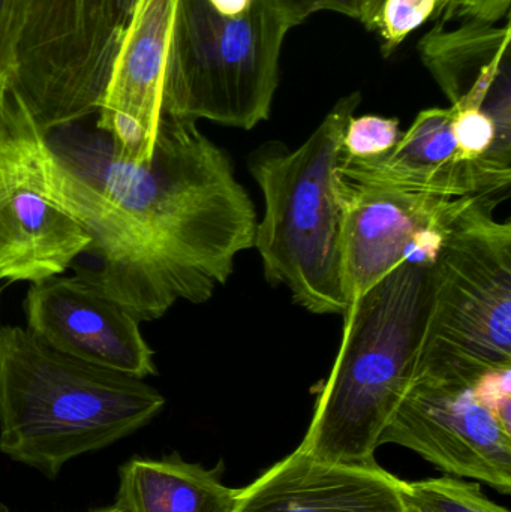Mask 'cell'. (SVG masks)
<instances>
[{
  "label": "cell",
  "mask_w": 511,
  "mask_h": 512,
  "mask_svg": "<svg viewBox=\"0 0 511 512\" xmlns=\"http://www.w3.org/2000/svg\"><path fill=\"white\" fill-rule=\"evenodd\" d=\"M459 478L511 493V430L480 399L476 382L416 378L380 438Z\"/></svg>",
  "instance_id": "cell-8"
},
{
  "label": "cell",
  "mask_w": 511,
  "mask_h": 512,
  "mask_svg": "<svg viewBox=\"0 0 511 512\" xmlns=\"http://www.w3.org/2000/svg\"><path fill=\"white\" fill-rule=\"evenodd\" d=\"M511 27L464 21L449 29L437 24L419 42L420 56L450 105L482 107L511 86Z\"/></svg>",
  "instance_id": "cell-15"
},
{
  "label": "cell",
  "mask_w": 511,
  "mask_h": 512,
  "mask_svg": "<svg viewBox=\"0 0 511 512\" xmlns=\"http://www.w3.org/2000/svg\"><path fill=\"white\" fill-rule=\"evenodd\" d=\"M33 119L8 89L0 102V280L36 283L65 273L90 237L36 188L29 156Z\"/></svg>",
  "instance_id": "cell-10"
},
{
  "label": "cell",
  "mask_w": 511,
  "mask_h": 512,
  "mask_svg": "<svg viewBox=\"0 0 511 512\" xmlns=\"http://www.w3.org/2000/svg\"><path fill=\"white\" fill-rule=\"evenodd\" d=\"M510 3L511 0H450L446 8L440 12L443 17L441 23L464 20L497 24L504 17H509Z\"/></svg>",
  "instance_id": "cell-22"
},
{
  "label": "cell",
  "mask_w": 511,
  "mask_h": 512,
  "mask_svg": "<svg viewBox=\"0 0 511 512\" xmlns=\"http://www.w3.org/2000/svg\"><path fill=\"white\" fill-rule=\"evenodd\" d=\"M0 512H14V511L9 510V508L6 507V505L0 504ZM89 512H125V511H123L122 508L119 507V505L114 504V505H111V507L101 508V510H95V511H89Z\"/></svg>",
  "instance_id": "cell-24"
},
{
  "label": "cell",
  "mask_w": 511,
  "mask_h": 512,
  "mask_svg": "<svg viewBox=\"0 0 511 512\" xmlns=\"http://www.w3.org/2000/svg\"><path fill=\"white\" fill-rule=\"evenodd\" d=\"M360 102L359 92L339 99L296 150L267 141L246 161L264 198L254 242L264 276L272 285L287 286L294 303L314 315L344 316L348 309L339 165L345 129Z\"/></svg>",
  "instance_id": "cell-4"
},
{
  "label": "cell",
  "mask_w": 511,
  "mask_h": 512,
  "mask_svg": "<svg viewBox=\"0 0 511 512\" xmlns=\"http://www.w3.org/2000/svg\"><path fill=\"white\" fill-rule=\"evenodd\" d=\"M239 489L225 486L219 469L179 454L134 457L119 469L116 504L125 512H233Z\"/></svg>",
  "instance_id": "cell-16"
},
{
  "label": "cell",
  "mask_w": 511,
  "mask_h": 512,
  "mask_svg": "<svg viewBox=\"0 0 511 512\" xmlns=\"http://www.w3.org/2000/svg\"><path fill=\"white\" fill-rule=\"evenodd\" d=\"M165 399L144 379L0 327V453L54 480L63 466L152 423Z\"/></svg>",
  "instance_id": "cell-2"
},
{
  "label": "cell",
  "mask_w": 511,
  "mask_h": 512,
  "mask_svg": "<svg viewBox=\"0 0 511 512\" xmlns=\"http://www.w3.org/2000/svg\"><path fill=\"white\" fill-rule=\"evenodd\" d=\"M500 203L477 198L441 243L414 379L476 382L511 366V222L495 218Z\"/></svg>",
  "instance_id": "cell-6"
},
{
  "label": "cell",
  "mask_w": 511,
  "mask_h": 512,
  "mask_svg": "<svg viewBox=\"0 0 511 512\" xmlns=\"http://www.w3.org/2000/svg\"><path fill=\"white\" fill-rule=\"evenodd\" d=\"M30 0H0V75L11 77Z\"/></svg>",
  "instance_id": "cell-20"
},
{
  "label": "cell",
  "mask_w": 511,
  "mask_h": 512,
  "mask_svg": "<svg viewBox=\"0 0 511 512\" xmlns=\"http://www.w3.org/2000/svg\"><path fill=\"white\" fill-rule=\"evenodd\" d=\"M29 156L38 191L90 237L99 265L74 267L140 322L177 301L206 303L254 248L248 191L197 122L162 114L153 153L131 162L105 132L80 123L44 135L33 122Z\"/></svg>",
  "instance_id": "cell-1"
},
{
  "label": "cell",
  "mask_w": 511,
  "mask_h": 512,
  "mask_svg": "<svg viewBox=\"0 0 511 512\" xmlns=\"http://www.w3.org/2000/svg\"><path fill=\"white\" fill-rule=\"evenodd\" d=\"M450 0H440V2H438V8H437V11H435V15L434 17L437 18L438 15H440V12L443 11L444 8H446L447 6V3H449Z\"/></svg>",
  "instance_id": "cell-26"
},
{
  "label": "cell",
  "mask_w": 511,
  "mask_h": 512,
  "mask_svg": "<svg viewBox=\"0 0 511 512\" xmlns=\"http://www.w3.org/2000/svg\"><path fill=\"white\" fill-rule=\"evenodd\" d=\"M339 173L348 182L422 192L447 198L507 197L511 171L467 158L456 143L452 110L428 108L417 114L389 153L377 158H348Z\"/></svg>",
  "instance_id": "cell-13"
},
{
  "label": "cell",
  "mask_w": 511,
  "mask_h": 512,
  "mask_svg": "<svg viewBox=\"0 0 511 512\" xmlns=\"http://www.w3.org/2000/svg\"><path fill=\"white\" fill-rule=\"evenodd\" d=\"M431 297V264L404 261L348 307L303 453L323 462H375L381 435L414 381Z\"/></svg>",
  "instance_id": "cell-3"
},
{
  "label": "cell",
  "mask_w": 511,
  "mask_h": 512,
  "mask_svg": "<svg viewBox=\"0 0 511 512\" xmlns=\"http://www.w3.org/2000/svg\"><path fill=\"white\" fill-rule=\"evenodd\" d=\"M135 0H30L9 89L47 135L98 113Z\"/></svg>",
  "instance_id": "cell-7"
},
{
  "label": "cell",
  "mask_w": 511,
  "mask_h": 512,
  "mask_svg": "<svg viewBox=\"0 0 511 512\" xmlns=\"http://www.w3.org/2000/svg\"><path fill=\"white\" fill-rule=\"evenodd\" d=\"M477 198H447L344 179L341 254L348 307L401 262L432 264L450 228Z\"/></svg>",
  "instance_id": "cell-9"
},
{
  "label": "cell",
  "mask_w": 511,
  "mask_h": 512,
  "mask_svg": "<svg viewBox=\"0 0 511 512\" xmlns=\"http://www.w3.org/2000/svg\"><path fill=\"white\" fill-rule=\"evenodd\" d=\"M176 6L177 0H135L111 63L96 129L126 161H147L153 153Z\"/></svg>",
  "instance_id": "cell-12"
},
{
  "label": "cell",
  "mask_w": 511,
  "mask_h": 512,
  "mask_svg": "<svg viewBox=\"0 0 511 512\" xmlns=\"http://www.w3.org/2000/svg\"><path fill=\"white\" fill-rule=\"evenodd\" d=\"M288 30L284 18L263 0L248 9L177 0L162 111L245 131L266 122Z\"/></svg>",
  "instance_id": "cell-5"
},
{
  "label": "cell",
  "mask_w": 511,
  "mask_h": 512,
  "mask_svg": "<svg viewBox=\"0 0 511 512\" xmlns=\"http://www.w3.org/2000/svg\"><path fill=\"white\" fill-rule=\"evenodd\" d=\"M402 499L407 512H510L486 498L479 484L453 475L404 481Z\"/></svg>",
  "instance_id": "cell-17"
},
{
  "label": "cell",
  "mask_w": 511,
  "mask_h": 512,
  "mask_svg": "<svg viewBox=\"0 0 511 512\" xmlns=\"http://www.w3.org/2000/svg\"><path fill=\"white\" fill-rule=\"evenodd\" d=\"M0 297H2V294H0ZM0 327H2V325H0Z\"/></svg>",
  "instance_id": "cell-27"
},
{
  "label": "cell",
  "mask_w": 511,
  "mask_h": 512,
  "mask_svg": "<svg viewBox=\"0 0 511 512\" xmlns=\"http://www.w3.org/2000/svg\"><path fill=\"white\" fill-rule=\"evenodd\" d=\"M9 89V77L8 75H0V102L5 98L6 93Z\"/></svg>",
  "instance_id": "cell-25"
},
{
  "label": "cell",
  "mask_w": 511,
  "mask_h": 512,
  "mask_svg": "<svg viewBox=\"0 0 511 512\" xmlns=\"http://www.w3.org/2000/svg\"><path fill=\"white\" fill-rule=\"evenodd\" d=\"M402 487L377 462H323L297 448L239 489L233 512H407Z\"/></svg>",
  "instance_id": "cell-14"
},
{
  "label": "cell",
  "mask_w": 511,
  "mask_h": 512,
  "mask_svg": "<svg viewBox=\"0 0 511 512\" xmlns=\"http://www.w3.org/2000/svg\"><path fill=\"white\" fill-rule=\"evenodd\" d=\"M401 135L399 120L395 117L353 116L345 129L342 150L348 158H377L389 153L401 140Z\"/></svg>",
  "instance_id": "cell-18"
},
{
  "label": "cell",
  "mask_w": 511,
  "mask_h": 512,
  "mask_svg": "<svg viewBox=\"0 0 511 512\" xmlns=\"http://www.w3.org/2000/svg\"><path fill=\"white\" fill-rule=\"evenodd\" d=\"M24 310L26 330L60 354L140 379L158 373L141 322L78 271L32 283Z\"/></svg>",
  "instance_id": "cell-11"
},
{
  "label": "cell",
  "mask_w": 511,
  "mask_h": 512,
  "mask_svg": "<svg viewBox=\"0 0 511 512\" xmlns=\"http://www.w3.org/2000/svg\"><path fill=\"white\" fill-rule=\"evenodd\" d=\"M438 2L440 0H384L375 27L383 38L384 54H392L414 30L434 17Z\"/></svg>",
  "instance_id": "cell-19"
},
{
  "label": "cell",
  "mask_w": 511,
  "mask_h": 512,
  "mask_svg": "<svg viewBox=\"0 0 511 512\" xmlns=\"http://www.w3.org/2000/svg\"><path fill=\"white\" fill-rule=\"evenodd\" d=\"M272 6L290 29L302 24L306 18L321 11L338 12L362 20L363 0H263Z\"/></svg>",
  "instance_id": "cell-21"
},
{
  "label": "cell",
  "mask_w": 511,
  "mask_h": 512,
  "mask_svg": "<svg viewBox=\"0 0 511 512\" xmlns=\"http://www.w3.org/2000/svg\"><path fill=\"white\" fill-rule=\"evenodd\" d=\"M384 0H363V14L360 23L365 24L369 30H375L377 27L378 12Z\"/></svg>",
  "instance_id": "cell-23"
}]
</instances>
